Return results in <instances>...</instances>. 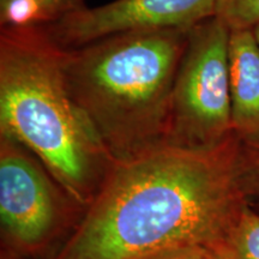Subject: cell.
I'll use <instances>...</instances> for the list:
<instances>
[{
  "mask_svg": "<svg viewBox=\"0 0 259 259\" xmlns=\"http://www.w3.org/2000/svg\"><path fill=\"white\" fill-rule=\"evenodd\" d=\"M240 139L210 149L160 145L115 161L51 259H137L183 246L215 248L248 205Z\"/></svg>",
  "mask_w": 259,
  "mask_h": 259,
  "instance_id": "6da1fadb",
  "label": "cell"
},
{
  "mask_svg": "<svg viewBox=\"0 0 259 259\" xmlns=\"http://www.w3.org/2000/svg\"><path fill=\"white\" fill-rule=\"evenodd\" d=\"M64 51L45 27L0 28V135L30 150L85 210L115 160L70 95Z\"/></svg>",
  "mask_w": 259,
  "mask_h": 259,
  "instance_id": "7a4b0ae2",
  "label": "cell"
},
{
  "mask_svg": "<svg viewBox=\"0 0 259 259\" xmlns=\"http://www.w3.org/2000/svg\"><path fill=\"white\" fill-rule=\"evenodd\" d=\"M190 29L128 31L65 48L70 95L115 161L167 143L174 80Z\"/></svg>",
  "mask_w": 259,
  "mask_h": 259,
  "instance_id": "3957f363",
  "label": "cell"
},
{
  "mask_svg": "<svg viewBox=\"0 0 259 259\" xmlns=\"http://www.w3.org/2000/svg\"><path fill=\"white\" fill-rule=\"evenodd\" d=\"M83 212L30 150L0 135L2 255L51 259Z\"/></svg>",
  "mask_w": 259,
  "mask_h": 259,
  "instance_id": "277c9868",
  "label": "cell"
},
{
  "mask_svg": "<svg viewBox=\"0 0 259 259\" xmlns=\"http://www.w3.org/2000/svg\"><path fill=\"white\" fill-rule=\"evenodd\" d=\"M229 37L231 30L216 16L190 29L174 80L166 144L210 149L234 135Z\"/></svg>",
  "mask_w": 259,
  "mask_h": 259,
  "instance_id": "5b68a950",
  "label": "cell"
},
{
  "mask_svg": "<svg viewBox=\"0 0 259 259\" xmlns=\"http://www.w3.org/2000/svg\"><path fill=\"white\" fill-rule=\"evenodd\" d=\"M216 6L218 0H113L45 28L58 45L71 50L122 32L190 29L213 17Z\"/></svg>",
  "mask_w": 259,
  "mask_h": 259,
  "instance_id": "8992f818",
  "label": "cell"
},
{
  "mask_svg": "<svg viewBox=\"0 0 259 259\" xmlns=\"http://www.w3.org/2000/svg\"><path fill=\"white\" fill-rule=\"evenodd\" d=\"M229 87L233 132L242 144H259V46L252 29L231 30Z\"/></svg>",
  "mask_w": 259,
  "mask_h": 259,
  "instance_id": "52a82bcc",
  "label": "cell"
},
{
  "mask_svg": "<svg viewBox=\"0 0 259 259\" xmlns=\"http://www.w3.org/2000/svg\"><path fill=\"white\" fill-rule=\"evenodd\" d=\"M85 8V0H0V28L46 27Z\"/></svg>",
  "mask_w": 259,
  "mask_h": 259,
  "instance_id": "ba28073f",
  "label": "cell"
},
{
  "mask_svg": "<svg viewBox=\"0 0 259 259\" xmlns=\"http://www.w3.org/2000/svg\"><path fill=\"white\" fill-rule=\"evenodd\" d=\"M215 248L227 259H259V213L246 206L225 241Z\"/></svg>",
  "mask_w": 259,
  "mask_h": 259,
  "instance_id": "9c48e42d",
  "label": "cell"
},
{
  "mask_svg": "<svg viewBox=\"0 0 259 259\" xmlns=\"http://www.w3.org/2000/svg\"><path fill=\"white\" fill-rule=\"evenodd\" d=\"M215 16L229 30L253 29L259 25V0H218Z\"/></svg>",
  "mask_w": 259,
  "mask_h": 259,
  "instance_id": "30bf717a",
  "label": "cell"
},
{
  "mask_svg": "<svg viewBox=\"0 0 259 259\" xmlns=\"http://www.w3.org/2000/svg\"><path fill=\"white\" fill-rule=\"evenodd\" d=\"M240 181L248 206L259 213V144H241Z\"/></svg>",
  "mask_w": 259,
  "mask_h": 259,
  "instance_id": "8fae6325",
  "label": "cell"
},
{
  "mask_svg": "<svg viewBox=\"0 0 259 259\" xmlns=\"http://www.w3.org/2000/svg\"><path fill=\"white\" fill-rule=\"evenodd\" d=\"M205 250V247H200V246H183V247L155 252V253L137 259H199Z\"/></svg>",
  "mask_w": 259,
  "mask_h": 259,
  "instance_id": "7c38bea8",
  "label": "cell"
},
{
  "mask_svg": "<svg viewBox=\"0 0 259 259\" xmlns=\"http://www.w3.org/2000/svg\"><path fill=\"white\" fill-rule=\"evenodd\" d=\"M199 259H227L226 255L218 248H206Z\"/></svg>",
  "mask_w": 259,
  "mask_h": 259,
  "instance_id": "4fadbf2b",
  "label": "cell"
},
{
  "mask_svg": "<svg viewBox=\"0 0 259 259\" xmlns=\"http://www.w3.org/2000/svg\"><path fill=\"white\" fill-rule=\"evenodd\" d=\"M252 31H253L254 37H255V40H257L258 46H259V25H257V27H254L253 29H252Z\"/></svg>",
  "mask_w": 259,
  "mask_h": 259,
  "instance_id": "5bb4252c",
  "label": "cell"
}]
</instances>
